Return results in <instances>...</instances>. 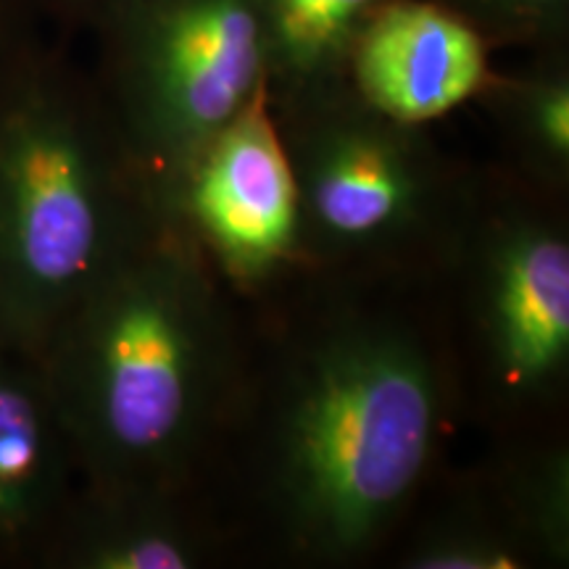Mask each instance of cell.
I'll list each match as a JSON object with an SVG mask.
<instances>
[{"instance_id": "obj_1", "label": "cell", "mask_w": 569, "mask_h": 569, "mask_svg": "<svg viewBox=\"0 0 569 569\" xmlns=\"http://www.w3.org/2000/svg\"><path fill=\"white\" fill-rule=\"evenodd\" d=\"M40 367L90 490H180L234 380L222 277L159 211L69 311Z\"/></svg>"}, {"instance_id": "obj_2", "label": "cell", "mask_w": 569, "mask_h": 569, "mask_svg": "<svg viewBox=\"0 0 569 569\" xmlns=\"http://www.w3.org/2000/svg\"><path fill=\"white\" fill-rule=\"evenodd\" d=\"M446 375L422 327L340 311L296 346L264 443V493L284 543L351 565L386 540L436 461Z\"/></svg>"}, {"instance_id": "obj_3", "label": "cell", "mask_w": 569, "mask_h": 569, "mask_svg": "<svg viewBox=\"0 0 569 569\" xmlns=\"http://www.w3.org/2000/svg\"><path fill=\"white\" fill-rule=\"evenodd\" d=\"M159 217L96 77L46 42L0 51V336L40 361Z\"/></svg>"}, {"instance_id": "obj_4", "label": "cell", "mask_w": 569, "mask_h": 569, "mask_svg": "<svg viewBox=\"0 0 569 569\" xmlns=\"http://www.w3.org/2000/svg\"><path fill=\"white\" fill-rule=\"evenodd\" d=\"M272 113L296 182L303 261L393 264L461 219L422 127L372 109L348 82Z\"/></svg>"}, {"instance_id": "obj_5", "label": "cell", "mask_w": 569, "mask_h": 569, "mask_svg": "<svg viewBox=\"0 0 569 569\" xmlns=\"http://www.w3.org/2000/svg\"><path fill=\"white\" fill-rule=\"evenodd\" d=\"M92 32L98 90L159 206L184 163L267 90L259 0H132Z\"/></svg>"}, {"instance_id": "obj_6", "label": "cell", "mask_w": 569, "mask_h": 569, "mask_svg": "<svg viewBox=\"0 0 569 569\" xmlns=\"http://www.w3.org/2000/svg\"><path fill=\"white\" fill-rule=\"evenodd\" d=\"M478 356L490 390L517 411L553 403L569 375V240L536 203H501L469 232Z\"/></svg>"}, {"instance_id": "obj_7", "label": "cell", "mask_w": 569, "mask_h": 569, "mask_svg": "<svg viewBox=\"0 0 569 569\" xmlns=\"http://www.w3.org/2000/svg\"><path fill=\"white\" fill-rule=\"evenodd\" d=\"M159 211L238 288H264L303 261L296 182L267 90L184 163Z\"/></svg>"}, {"instance_id": "obj_8", "label": "cell", "mask_w": 569, "mask_h": 569, "mask_svg": "<svg viewBox=\"0 0 569 569\" xmlns=\"http://www.w3.org/2000/svg\"><path fill=\"white\" fill-rule=\"evenodd\" d=\"M486 38L438 0H388L356 38L346 82L361 101L422 127L472 101L493 74Z\"/></svg>"}, {"instance_id": "obj_9", "label": "cell", "mask_w": 569, "mask_h": 569, "mask_svg": "<svg viewBox=\"0 0 569 569\" xmlns=\"http://www.w3.org/2000/svg\"><path fill=\"white\" fill-rule=\"evenodd\" d=\"M71 467L40 361L0 336V553L56 536L69 511Z\"/></svg>"}, {"instance_id": "obj_10", "label": "cell", "mask_w": 569, "mask_h": 569, "mask_svg": "<svg viewBox=\"0 0 569 569\" xmlns=\"http://www.w3.org/2000/svg\"><path fill=\"white\" fill-rule=\"evenodd\" d=\"M180 490H111L67 511L56 530L59 559L77 569H193L209 538L180 507Z\"/></svg>"}, {"instance_id": "obj_11", "label": "cell", "mask_w": 569, "mask_h": 569, "mask_svg": "<svg viewBox=\"0 0 569 569\" xmlns=\"http://www.w3.org/2000/svg\"><path fill=\"white\" fill-rule=\"evenodd\" d=\"M388 0H259L269 103L346 82L359 32Z\"/></svg>"}, {"instance_id": "obj_12", "label": "cell", "mask_w": 569, "mask_h": 569, "mask_svg": "<svg viewBox=\"0 0 569 569\" xmlns=\"http://www.w3.org/2000/svg\"><path fill=\"white\" fill-rule=\"evenodd\" d=\"M480 96L490 103L503 140L540 188L569 180V61L567 46L543 48L511 77L490 74ZM478 96V98H480Z\"/></svg>"}, {"instance_id": "obj_13", "label": "cell", "mask_w": 569, "mask_h": 569, "mask_svg": "<svg viewBox=\"0 0 569 569\" xmlns=\"http://www.w3.org/2000/svg\"><path fill=\"white\" fill-rule=\"evenodd\" d=\"M509 528L532 559H569V461L565 448H540L507 480Z\"/></svg>"}, {"instance_id": "obj_14", "label": "cell", "mask_w": 569, "mask_h": 569, "mask_svg": "<svg viewBox=\"0 0 569 569\" xmlns=\"http://www.w3.org/2000/svg\"><path fill=\"white\" fill-rule=\"evenodd\" d=\"M401 567L409 569H517L530 551L507 525L480 517H443L411 540Z\"/></svg>"}, {"instance_id": "obj_15", "label": "cell", "mask_w": 569, "mask_h": 569, "mask_svg": "<svg viewBox=\"0 0 569 569\" xmlns=\"http://www.w3.org/2000/svg\"><path fill=\"white\" fill-rule=\"evenodd\" d=\"M493 46H567L569 0H438Z\"/></svg>"}, {"instance_id": "obj_16", "label": "cell", "mask_w": 569, "mask_h": 569, "mask_svg": "<svg viewBox=\"0 0 569 569\" xmlns=\"http://www.w3.org/2000/svg\"><path fill=\"white\" fill-rule=\"evenodd\" d=\"M132 0H38V11H46L67 27H90L96 30L101 21Z\"/></svg>"}, {"instance_id": "obj_17", "label": "cell", "mask_w": 569, "mask_h": 569, "mask_svg": "<svg viewBox=\"0 0 569 569\" xmlns=\"http://www.w3.org/2000/svg\"><path fill=\"white\" fill-rule=\"evenodd\" d=\"M38 0H0V51L32 32Z\"/></svg>"}]
</instances>
